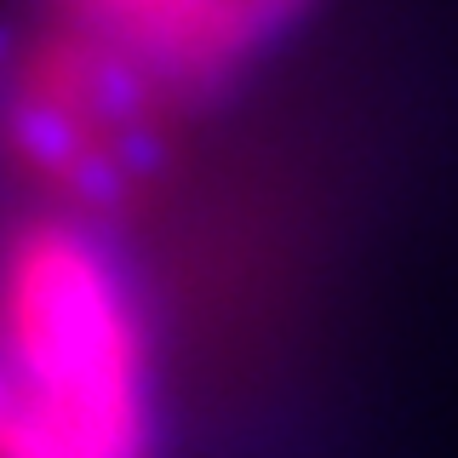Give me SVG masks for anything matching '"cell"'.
<instances>
[{"instance_id": "obj_1", "label": "cell", "mask_w": 458, "mask_h": 458, "mask_svg": "<svg viewBox=\"0 0 458 458\" xmlns=\"http://www.w3.org/2000/svg\"><path fill=\"white\" fill-rule=\"evenodd\" d=\"M0 458H155L143 321L109 247L35 224L0 258Z\"/></svg>"}, {"instance_id": "obj_2", "label": "cell", "mask_w": 458, "mask_h": 458, "mask_svg": "<svg viewBox=\"0 0 458 458\" xmlns=\"http://www.w3.org/2000/svg\"><path fill=\"white\" fill-rule=\"evenodd\" d=\"M178 98L92 29H57L23 57L6 92V143L23 172L81 218L138 207L166 161Z\"/></svg>"}, {"instance_id": "obj_3", "label": "cell", "mask_w": 458, "mask_h": 458, "mask_svg": "<svg viewBox=\"0 0 458 458\" xmlns=\"http://www.w3.org/2000/svg\"><path fill=\"white\" fill-rule=\"evenodd\" d=\"M310 0H69L75 29L138 57L178 104L218 92Z\"/></svg>"}, {"instance_id": "obj_4", "label": "cell", "mask_w": 458, "mask_h": 458, "mask_svg": "<svg viewBox=\"0 0 458 458\" xmlns=\"http://www.w3.org/2000/svg\"><path fill=\"white\" fill-rule=\"evenodd\" d=\"M0 407H6V367H0Z\"/></svg>"}]
</instances>
